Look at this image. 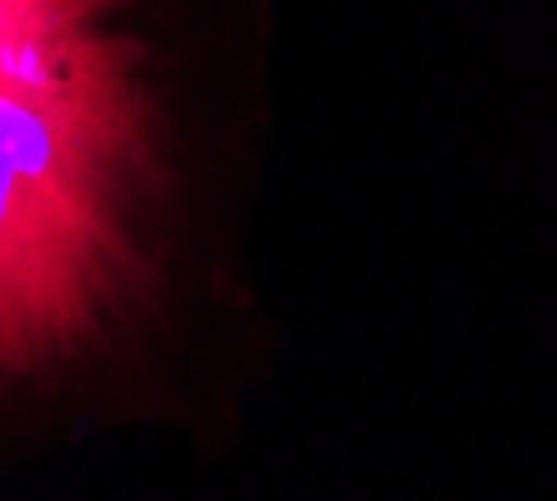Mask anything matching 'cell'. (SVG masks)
<instances>
[{
    "label": "cell",
    "mask_w": 557,
    "mask_h": 501,
    "mask_svg": "<svg viewBox=\"0 0 557 501\" xmlns=\"http://www.w3.org/2000/svg\"><path fill=\"white\" fill-rule=\"evenodd\" d=\"M156 161L116 21L0 40V381L76 356L146 286Z\"/></svg>",
    "instance_id": "obj_1"
},
{
    "label": "cell",
    "mask_w": 557,
    "mask_h": 501,
    "mask_svg": "<svg viewBox=\"0 0 557 501\" xmlns=\"http://www.w3.org/2000/svg\"><path fill=\"white\" fill-rule=\"evenodd\" d=\"M126 0H0V40L76 36L91 26H111Z\"/></svg>",
    "instance_id": "obj_2"
}]
</instances>
